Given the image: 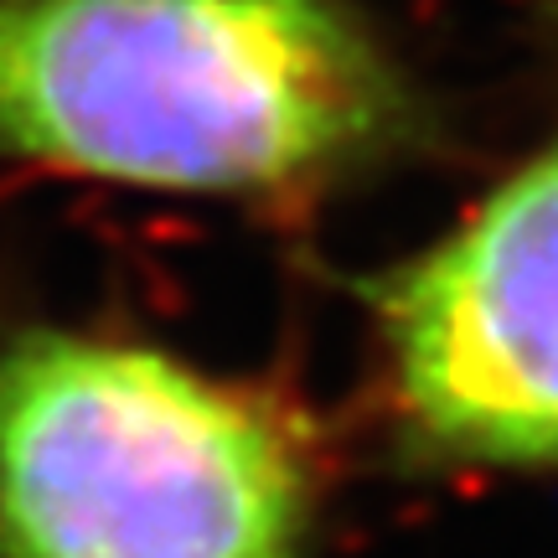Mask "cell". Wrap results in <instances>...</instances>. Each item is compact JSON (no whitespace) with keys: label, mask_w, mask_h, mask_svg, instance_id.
Masks as SVG:
<instances>
[{"label":"cell","mask_w":558,"mask_h":558,"mask_svg":"<svg viewBox=\"0 0 558 558\" xmlns=\"http://www.w3.org/2000/svg\"><path fill=\"white\" fill-rule=\"evenodd\" d=\"M429 135L357 0H0V160L177 197H305Z\"/></svg>","instance_id":"cell-1"},{"label":"cell","mask_w":558,"mask_h":558,"mask_svg":"<svg viewBox=\"0 0 558 558\" xmlns=\"http://www.w3.org/2000/svg\"><path fill=\"white\" fill-rule=\"evenodd\" d=\"M331 435L166 341L0 326V558H316Z\"/></svg>","instance_id":"cell-2"},{"label":"cell","mask_w":558,"mask_h":558,"mask_svg":"<svg viewBox=\"0 0 558 558\" xmlns=\"http://www.w3.org/2000/svg\"><path fill=\"white\" fill-rule=\"evenodd\" d=\"M357 300L393 471L558 481V104L518 166Z\"/></svg>","instance_id":"cell-3"}]
</instances>
